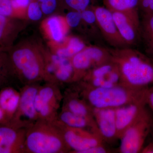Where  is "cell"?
Instances as JSON below:
<instances>
[{
  "mask_svg": "<svg viewBox=\"0 0 153 153\" xmlns=\"http://www.w3.org/2000/svg\"><path fill=\"white\" fill-rule=\"evenodd\" d=\"M26 25L22 19L0 15V50L7 52L13 47Z\"/></svg>",
  "mask_w": 153,
  "mask_h": 153,
  "instance_id": "12",
  "label": "cell"
},
{
  "mask_svg": "<svg viewBox=\"0 0 153 153\" xmlns=\"http://www.w3.org/2000/svg\"><path fill=\"white\" fill-rule=\"evenodd\" d=\"M80 13L82 21L90 34L94 36L99 34L101 35L97 25L95 14L91 7Z\"/></svg>",
  "mask_w": 153,
  "mask_h": 153,
  "instance_id": "25",
  "label": "cell"
},
{
  "mask_svg": "<svg viewBox=\"0 0 153 153\" xmlns=\"http://www.w3.org/2000/svg\"><path fill=\"white\" fill-rule=\"evenodd\" d=\"M15 74L7 52L0 50V87Z\"/></svg>",
  "mask_w": 153,
  "mask_h": 153,
  "instance_id": "24",
  "label": "cell"
},
{
  "mask_svg": "<svg viewBox=\"0 0 153 153\" xmlns=\"http://www.w3.org/2000/svg\"><path fill=\"white\" fill-rule=\"evenodd\" d=\"M91 7L95 14L101 36L113 48L129 47L118 30L112 12L104 6L94 5Z\"/></svg>",
  "mask_w": 153,
  "mask_h": 153,
  "instance_id": "7",
  "label": "cell"
},
{
  "mask_svg": "<svg viewBox=\"0 0 153 153\" xmlns=\"http://www.w3.org/2000/svg\"><path fill=\"white\" fill-rule=\"evenodd\" d=\"M152 131H153V126L152 127Z\"/></svg>",
  "mask_w": 153,
  "mask_h": 153,
  "instance_id": "39",
  "label": "cell"
},
{
  "mask_svg": "<svg viewBox=\"0 0 153 153\" xmlns=\"http://www.w3.org/2000/svg\"><path fill=\"white\" fill-rule=\"evenodd\" d=\"M60 119L64 125L68 127L88 130L100 136L95 120L74 114L66 109L61 113Z\"/></svg>",
  "mask_w": 153,
  "mask_h": 153,
  "instance_id": "18",
  "label": "cell"
},
{
  "mask_svg": "<svg viewBox=\"0 0 153 153\" xmlns=\"http://www.w3.org/2000/svg\"><path fill=\"white\" fill-rule=\"evenodd\" d=\"M93 111L99 132L103 140L117 138L114 108H93Z\"/></svg>",
  "mask_w": 153,
  "mask_h": 153,
  "instance_id": "13",
  "label": "cell"
},
{
  "mask_svg": "<svg viewBox=\"0 0 153 153\" xmlns=\"http://www.w3.org/2000/svg\"><path fill=\"white\" fill-rule=\"evenodd\" d=\"M0 15L16 18L12 0H0Z\"/></svg>",
  "mask_w": 153,
  "mask_h": 153,
  "instance_id": "32",
  "label": "cell"
},
{
  "mask_svg": "<svg viewBox=\"0 0 153 153\" xmlns=\"http://www.w3.org/2000/svg\"><path fill=\"white\" fill-rule=\"evenodd\" d=\"M141 153H153V142L149 144L144 148H143Z\"/></svg>",
  "mask_w": 153,
  "mask_h": 153,
  "instance_id": "38",
  "label": "cell"
},
{
  "mask_svg": "<svg viewBox=\"0 0 153 153\" xmlns=\"http://www.w3.org/2000/svg\"><path fill=\"white\" fill-rule=\"evenodd\" d=\"M64 126L66 128L61 130L63 139L74 152L83 153L91 148L103 144V139L98 134L88 130Z\"/></svg>",
  "mask_w": 153,
  "mask_h": 153,
  "instance_id": "8",
  "label": "cell"
},
{
  "mask_svg": "<svg viewBox=\"0 0 153 153\" xmlns=\"http://www.w3.org/2000/svg\"><path fill=\"white\" fill-rule=\"evenodd\" d=\"M20 100V94L11 88H6L0 91V107L10 123L18 110Z\"/></svg>",
  "mask_w": 153,
  "mask_h": 153,
  "instance_id": "16",
  "label": "cell"
},
{
  "mask_svg": "<svg viewBox=\"0 0 153 153\" xmlns=\"http://www.w3.org/2000/svg\"><path fill=\"white\" fill-rule=\"evenodd\" d=\"M62 10L81 12L95 5L97 0H60Z\"/></svg>",
  "mask_w": 153,
  "mask_h": 153,
  "instance_id": "23",
  "label": "cell"
},
{
  "mask_svg": "<svg viewBox=\"0 0 153 153\" xmlns=\"http://www.w3.org/2000/svg\"><path fill=\"white\" fill-rule=\"evenodd\" d=\"M127 6L135 15L139 16L138 1V0H124Z\"/></svg>",
  "mask_w": 153,
  "mask_h": 153,
  "instance_id": "34",
  "label": "cell"
},
{
  "mask_svg": "<svg viewBox=\"0 0 153 153\" xmlns=\"http://www.w3.org/2000/svg\"><path fill=\"white\" fill-rule=\"evenodd\" d=\"M65 20L67 25L70 28L77 30L78 28H86L81 18L80 12L68 11L65 17Z\"/></svg>",
  "mask_w": 153,
  "mask_h": 153,
  "instance_id": "29",
  "label": "cell"
},
{
  "mask_svg": "<svg viewBox=\"0 0 153 153\" xmlns=\"http://www.w3.org/2000/svg\"><path fill=\"white\" fill-rule=\"evenodd\" d=\"M14 74L29 82L49 77L51 55L41 42L34 38L20 41L7 51Z\"/></svg>",
  "mask_w": 153,
  "mask_h": 153,
  "instance_id": "1",
  "label": "cell"
},
{
  "mask_svg": "<svg viewBox=\"0 0 153 153\" xmlns=\"http://www.w3.org/2000/svg\"><path fill=\"white\" fill-rule=\"evenodd\" d=\"M66 110L74 114L95 120L94 117L93 108L89 104L78 98H73L68 100L66 105Z\"/></svg>",
  "mask_w": 153,
  "mask_h": 153,
  "instance_id": "21",
  "label": "cell"
},
{
  "mask_svg": "<svg viewBox=\"0 0 153 153\" xmlns=\"http://www.w3.org/2000/svg\"><path fill=\"white\" fill-rule=\"evenodd\" d=\"M149 87L132 88L121 84L109 88L85 87L84 94L93 108L115 109L146 97Z\"/></svg>",
  "mask_w": 153,
  "mask_h": 153,
  "instance_id": "3",
  "label": "cell"
},
{
  "mask_svg": "<svg viewBox=\"0 0 153 153\" xmlns=\"http://www.w3.org/2000/svg\"><path fill=\"white\" fill-rule=\"evenodd\" d=\"M111 60L117 66L120 84L143 88L153 85V59L131 47L108 49Z\"/></svg>",
  "mask_w": 153,
  "mask_h": 153,
  "instance_id": "2",
  "label": "cell"
},
{
  "mask_svg": "<svg viewBox=\"0 0 153 153\" xmlns=\"http://www.w3.org/2000/svg\"><path fill=\"white\" fill-rule=\"evenodd\" d=\"M112 13L118 30L127 45L130 47L136 45L140 38V28L125 14Z\"/></svg>",
  "mask_w": 153,
  "mask_h": 153,
  "instance_id": "14",
  "label": "cell"
},
{
  "mask_svg": "<svg viewBox=\"0 0 153 153\" xmlns=\"http://www.w3.org/2000/svg\"><path fill=\"white\" fill-rule=\"evenodd\" d=\"M35 107L37 114L41 117H49L53 111V106L49 103H47L41 99L37 94L35 100Z\"/></svg>",
  "mask_w": 153,
  "mask_h": 153,
  "instance_id": "27",
  "label": "cell"
},
{
  "mask_svg": "<svg viewBox=\"0 0 153 153\" xmlns=\"http://www.w3.org/2000/svg\"><path fill=\"white\" fill-rule=\"evenodd\" d=\"M10 123L3 110L0 107V125Z\"/></svg>",
  "mask_w": 153,
  "mask_h": 153,
  "instance_id": "37",
  "label": "cell"
},
{
  "mask_svg": "<svg viewBox=\"0 0 153 153\" xmlns=\"http://www.w3.org/2000/svg\"><path fill=\"white\" fill-rule=\"evenodd\" d=\"M103 3L104 7L111 12L125 14L140 28L139 16L135 15L128 8L124 0H103Z\"/></svg>",
  "mask_w": 153,
  "mask_h": 153,
  "instance_id": "20",
  "label": "cell"
},
{
  "mask_svg": "<svg viewBox=\"0 0 153 153\" xmlns=\"http://www.w3.org/2000/svg\"><path fill=\"white\" fill-rule=\"evenodd\" d=\"M108 152L107 149L103 144L99 145L91 148L83 153H106Z\"/></svg>",
  "mask_w": 153,
  "mask_h": 153,
  "instance_id": "35",
  "label": "cell"
},
{
  "mask_svg": "<svg viewBox=\"0 0 153 153\" xmlns=\"http://www.w3.org/2000/svg\"><path fill=\"white\" fill-rule=\"evenodd\" d=\"M147 96L144 98L115 108L117 138L135 122L146 107Z\"/></svg>",
  "mask_w": 153,
  "mask_h": 153,
  "instance_id": "10",
  "label": "cell"
},
{
  "mask_svg": "<svg viewBox=\"0 0 153 153\" xmlns=\"http://www.w3.org/2000/svg\"><path fill=\"white\" fill-rule=\"evenodd\" d=\"M86 47L78 38H71L65 47L57 49L56 55L63 58L70 59Z\"/></svg>",
  "mask_w": 153,
  "mask_h": 153,
  "instance_id": "22",
  "label": "cell"
},
{
  "mask_svg": "<svg viewBox=\"0 0 153 153\" xmlns=\"http://www.w3.org/2000/svg\"><path fill=\"white\" fill-rule=\"evenodd\" d=\"M83 78L86 88H109L120 84L119 71L111 61L92 68Z\"/></svg>",
  "mask_w": 153,
  "mask_h": 153,
  "instance_id": "9",
  "label": "cell"
},
{
  "mask_svg": "<svg viewBox=\"0 0 153 153\" xmlns=\"http://www.w3.org/2000/svg\"><path fill=\"white\" fill-rule=\"evenodd\" d=\"M10 123L0 125V153H20L25 148L23 131Z\"/></svg>",
  "mask_w": 153,
  "mask_h": 153,
  "instance_id": "11",
  "label": "cell"
},
{
  "mask_svg": "<svg viewBox=\"0 0 153 153\" xmlns=\"http://www.w3.org/2000/svg\"><path fill=\"white\" fill-rule=\"evenodd\" d=\"M147 105H149L153 113V86L149 88L147 94Z\"/></svg>",
  "mask_w": 153,
  "mask_h": 153,
  "instance_id": "36",
  "label": "cell"
},
{
  "mask_svg": "<svg viewBox=\"0 0 153 153\" xmlns=\"http://www.w3.org/2000/svg\"><path fill=\"white\" fill-rule=\"evenodd\" d=\"M38 95L43 101L54 106L55 95L54 89L51 87H45L38 90Z\"/></svg>",
  "mask_w": 153,
  "mask_h": 153,
  "instance_id": "31",
  "label": "cell"
},
{
  "mask_svg": "<svg viewBox=\"0 0 153 153\" xmlns=\"http://www.w3.org/2000/svg\"><path fill=\"white\" fill-rule=\"evenodd\" d=\"M153 126V115L146 107L137 119L120 137V152H141Z\"/></svg>",
  "mask_w": 153,
  "mask_h": 153,
  "instance_id": "5",
  "label": "cell"
},
{
  "mask_svg": "<svg viewBox=\"0 0 153 153\" xmlns=\"http://www.w3.org/2000/svg\"><path fill=\"white\" fill-rule=\"evenodd\" d=\"M44 15L51 16L62 10L60 0H37Z\"/></svg>",
  "mask_w": 153,
  "mask_h": 153,
  "instance_id": "26",
  "label": "cell"
},
{
  "mask_svg": "<svg viewBox=\"0 0 153 153\" xmlns=\"http://www.w3.org/2000/svg\"><path fill=\"white\" fill-rule=\"evenodd\" d=\"M139 9L143 14H153V0H138Z\"/></svg>",
  "mask_w": 153,
  "mask_h": 153,
  "instance_id": "33",
  "label": "cell"
},
{
  "mask_svg": "<svg viewBox=\"0 0 153 153\" xmlns=\"http://www.w3.org/2000/svg\"><path fill=\"white\" fill-rule=\"evenodd\" d=\"M31 0H12L15 17L21 19L23 14L26 15V12Z\"/></svg>",
  "mask_w": 153,
  "mask_h": 153,
  "instance_id": "30",
  "label": "cell"
},
{
  "mask_svg": "<svg viewBox=\"0 0 153 153\" xmlns=\"http://www.w3.org/2000/svg\"><path fill=\"white\" fill-rule=\"evenodd\" d=\"M25 146L33 153H63L69 149L61 130L42 123L36 125L27 133Z\"/></svg>",
  "mask_w": 153,
  "mask_h": 153,
  "instance_id": "4",
  "label": "cell"
},
{
  "mask_svg": "<svg viewBox=\"0 0 153 153\" xmlns=\"http://www.w3.org/2000/svg\"><path fill=\"white\" fill-rule=\"evenodd\" d=\"M140 38L146 54L153 59V14H143L140 22Z\"/></svg>",
  "mask_w": 153,
  "mask_h": 153,
  "instance_id": "19",
  "label": "cell"
},
{
  "mask_svg": "<svg viewBox=\"0 0 153 153\" xmlns=\"http://www.w3.org/2000/svg\"><path fill=\"white\" fill-rule=\"evenodd\" d=\"M26 16L30 21L38 22L44 16L37 0H31L26 12Z\"/></svg>",
  "mask_w": 153,
  "mask_h": 153,
  "instance_id": "28",
  "label": "cell"
},
{
  "mask_svg": "<svg viewBox=\"0 0 153 153\" xmlns=\"http://www.w3.org/2000/svg\"><path fill=\"white\" fill-rule=\"evenodd\" d=\"M73 69V80L83 78L89 70L111 61L108 49L96 46H86L70 58Z\"/></svg>",
  "mask_w": 153,
  "mask_h": 153,
  "instance_id": "6",
  "label": "cell"
},
{
  "mask_svg": "<svg viewBox=\"0 0 153 153\" xmlns=\"http://www.w3.org/2000/svg\"><path fill=\"white\" fill-rule=\"evenodd\" d=\"M43 27L48 38L55 44H60L64 41L66 31L63 19L60 16H49L45 20Z\"/></svg>",
  "mask_w": 153,
  "mask_h": 153,
  "instance_id": "17",
  "label": "cell"
},
{
  "mask_svg": "<svg viewBox=\"0 0 153 153\" xmlns=\"http://www.w3.org/2000/svg\"><path fill=\"white\" fill-rule=\"evenodd\" d=\"M38 88L34 86L27 87L20 95V102L16 115L23 116L28 120H33L37 117L35 107V98L38 94Z\"/></svg>",
  "mask_w": 153,
  "mask_h": 153,
  "instance_id": "15",
  "label": "cell"
}]
</instances>
